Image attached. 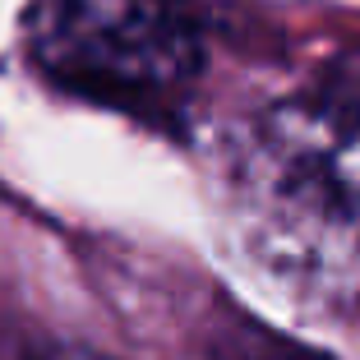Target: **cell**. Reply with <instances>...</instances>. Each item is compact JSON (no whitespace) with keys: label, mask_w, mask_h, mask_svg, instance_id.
I'll return each instance as SVG.
<instances>
[{"label":"cell","mask_w":360,"mask_h":360,"mask_svg":"<svg viewBox=\"0 0 360 360\" xmlns=\"http://www.w3.org/2000/svg\"><path fill=\"white\" fill-rule=\"evenodd\" d=\"M259 360H319V356H309V351H296V347H282V351H273V356H259Z\"/></svg>","instance_id":"5b68a950"},{"label":"cell","mask_w":360,"mask_h":360,"mask_svg":"<svg viewBox=\"0 0 360 360\" xmlns=\"http://www.w3.org/2000/svg\"><path fill=\"white\" fill-rule=\"evenodd\" d=\"M338 65H342V70H347V75L360 84V46H356V51H342V56H338Z\"/></svg>","instance_id":"277c9868"},{"label":"cell","mask_w":360,"mask_h":360,"mask_svg":"<svg viewBox=\"0 0 360 360\" xmlns=\"http://www.w3.org/2000/svg\"><path fill=\"white\" fill-rule=\"evenodd\" d=\"M28 360H102V356H88V351H70V347H56V351H37Z\"/></svg>","instance_id":"3957f363"},{"label":"cell","mask_w":360,"mask_h":360,"mask_svg":"<svg viewBox=\"0 0 360 360\" xmlns=\"http://www.w3.org/2000/svg\"><path fill=\"white\" fill-rule=\"evenodd\" d=\"M250 264L319 309L360 305V84L338 60L250 116L231 148Z\"/></svg>","instance_id":"6da1fadb"},{"label":"cell","mask_w":360,"mask_h":360,"mask_svg":"<svg viewBox=\"0 0 360 360\" xmlns=\"http://www.w3.org/2000/svg\"><path fill=\"white\" fill-rule=\"evenodd\" d=\"M19 37L46 84L139 120H167L208 65L194 0H28Z\"/></svg>","instance_id":"7a4b0ae2"}]
</instances>
